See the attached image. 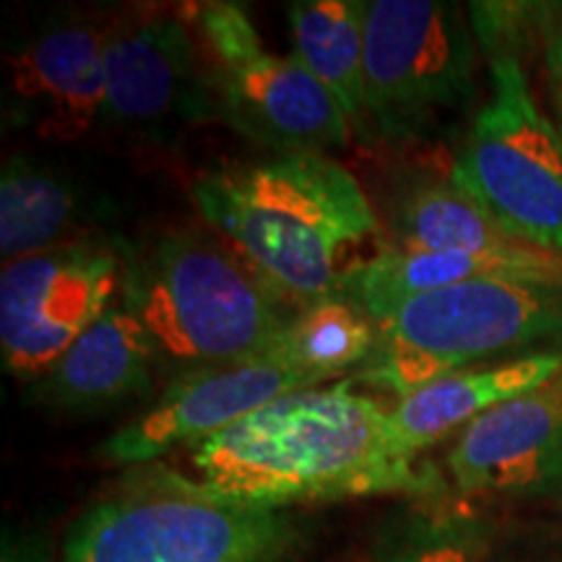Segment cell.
<instances>
[{"label": "cell", "mask_w": 562, "mask_h": 562, "mask_svg": "<svg viewBox=\"0 0 562 562\" xmlns=\"http://www.w3.org/2000/svg\"><path fill=\"white\" fill-rule=\"evenodd\" d=\"M199 482L227 501L294 505L375 495H425L435 474L396 451L389 409L355 378L300 389L191 448Z\"/></svg>", "instance_id": "6da1fadb"}, {"label": "cell", "mask_w": 562, "mask_h": 562, "mask_svg": "<svg viewBox=\"0 0 562 562\" xmlns=\"http://www.w3.org/2000/svg\"><path fill=\"white\" fill-rule=\"evenodd\" d=\"M191 195L203 222L300 307L339 292L347 250L378 232L360 182L328 154L220 167Z\"/></svg>", "instance_id": "7a4b0ae2"}, {"label": "cell", "mask_w": 562, "mask_h": 562, "mask_svg": "<svg viewBox=\"0 0 562 562\" xmlns=\"http://www.w3.org/2000/svg\"><path fill=\"white\" fill-rule=\"evenodd\" d=\"M123 300L178 375L258 357L302 307L227 240L180 229L128 261Z\"/></svg>", "instance_id": "3957f363"}, {"label": "cell", "mask_w": 562, "mask_h": 562, "mask_svg": "<svg viewBox=\"0 0 562 562\" xmlns=\"http://www.w3.org/2000/svg\"><path fill=\"white\" fill-rule=\"evenodd\" d=\"M305 542L290 510L227 501L146 463L70 524L58 562H302Z\"/></svg>", "instance_id": "277c9868"}, {"label": "cell", "mask_w": 562, "mask_h": 562, "mask_svg": "<svg viewBox=\"0 0 562 562\" xmlns=\"http://www.w3.org/2000/svg\"><path fill=\"white\" fill-rule=\"evenodd\" d=\"M375 326L378 349L355 381L404 398L513 351L539 344L562 349V284L463 281L404 302Z\"/></svg>", "instance_id": "5b68a950"}, {"label": "cell", "mask_w": 562, "mask_h": 562, "mask_svg": "<svg viewBox=\"0 0 562 562\" xmlns=\"http://www.w3.org/2000/svg\"><path fill=\"white\" fill-rule=\"evenodd\" d=\"M492 97L451 178L513 240L562 256V133L533 100L521 53H490Z\"/></svg>", "instance_id": "8992f818"}, {"label": "cell", "mask_w": 562, "mask_h": 562, "mask_svg": "<svg viewBox=\"0 0 562 562\" xmlns=\"http://www.w3.org/2000/svg\"><path fill=\"white\" fill-rule=\"evenodd\" d=\"M199 37L216 117L273 154H326L355 133L328 89L297 55L263 45L240 3L211 0L186 5Z\"/></svg>", "instance_id": "52a82bcc"}, {"label": "cell", "mask_w": 562, "mask_h": 562, "mask_svg": "<svg viewBox=\"0 0 562 562\" xmlns=\"http://www.w3.org/2000/svg\"><path fill=\"white\" fill-rule=\"evenodd\" d=\"M364 87L378 140L427 138L476 97L474 30L456 3L362 0Z\"/></svg>", "instance_id": "ba28073f"}, {"label": "cell", "mask_w": 562, "mask_h": 562, "mask_svg": "<svg viewBox=\"0 0 562 562\" xmlns=\"http://www.w3.org/2000/svg\"><path fill=\"white\" fill-rule=\"evenodd\" d=\"M128 261L97 240L3 263L0 355L19 381H40L121 300Z\"/></svg>", "instance_id": "9c48e42d"}, {"label": "cell", "mask_w": 562, "mask_h": 562, "mask_svg": "<svg viewBox=\"0 0 562 562\" xmlns=\"http://www.w3.org/2000/svg\"><path fill=\"white\" fill-rule=\"evenodd\" d=\"M104 123L144 133L216 117L206 63L186 5L123 13L104 26Z\"/></svg>", "instance_id": "30bf717a"}, {"label": "cell", "mask_w": 562, "mask_h": 562, "mask_svg": "<svg viewBox=\"0 0 562 562\" xmlns=\"http://www.w3.org/2000/svg\"><path fill=\"white\" fill-rule=\"evenodd\" d=\"M321 385L300 370L273 362L263 351L250 360L175 378L149 409L133 417L97 448L112 467H146L175 448H193L227 430L273 398Z\"/></svg>", "instance_id": "8fae6325"}, {"label": "cell", "mask_w": 562, "mask_h": 562, "mask_svg": "<svg viewBox=\"0 0 562 562\" xmlns=\"http://www.w3.org/2000/svg\"><path fill=\"white\" fill-rule=\"evenodd\" d=\"M104 26L70 19L5 55V117L45 140H79L104 123Z\"/></svg>", "instance_id": "7c38bea8"}, {"label": "cell", "mask_w": 562, "mask_h": 562, "mask_svg": "<svg viewBox=\"0 0 562 562\" xmlns=\"http://www.w3.org/2000/svg\"><path fill=\"white\" fill-rule=\"evenodd\" d=\"M463 495H539L562 487V372L459 432L446 456Z\"/></svg>", "instance_id": "4fadbf2b"}, {"label": "cell", "mask_w": 562, "mask_h": 562, "mask_svg": "<svg viewBox=\"0 0 562 562\" xmlns=\"http://www.w3.org/2000/svg\"><path fill=\"white\" fill-rule=\"evenodd\" d=\"M490 279L562 284V256L529 248V245L492 252H435L402 250L385 243L375 256L347 266L339 281V292L357 302L378 323L419 294L446 290L463 281Z\"/></svg>", "instance_id": "5bb4252c"}, {"label": "cell", "mask_w": 562, "mask_h": 562, "mask_svg": "<svg viewBox=\"0 0 562 562\" xmlns=\"http://www.w3.org/2000/svg\"><path fill=\"white\" fill-rule=\"evenodd\" d=\"M159 362L149 331L121 300L34 381V402L63 414H100L144 396Z\"/></svg>", "instance_id": "9a60e30c"}, {"label": "cell", "mask_w": 562, "mask_h": 562, "mask_svg": "<svg viewBox=\"0 0 562 562\" xmlns=\"http://www.w3.org/2000/svg\"><path fill=\"white\" fill-rule=\"evenodd\" d=\"M558 372H562V349H542L438 378L389 409L393 446L406 459L419 461L427 448L456 430L463 432L482 414L524 396Z\"/></svg>", "instance_id": "2e32d148"}, {"label": "cell", "mask_w": 562, "mask_h": 562, "mask_svg": "<svg viewBox=\"0 0 562 562\" xmlns=\"http://www.w3.org/2000/svg\"><path fill=\"white\" fill-rule=\"evenodd\" d=\"M389 245L402 250L492 252L521 243L490 220L480 203L456 186L451 172L402 175L385 203Z\"/></svg>", "instance_id": "e0dca14e"}, {"label": "cell", "mask_w": 562, "mask_h": 562, "mask_svg": "<svg viewBox=\"0 0 562 562\" xmlns=\"http://www.w3.org/2000/svg\"><path fill=\"white\" fill-rule=\"evenodd\" d=\"M294 55L334 97L357 140H378L364 87L362 0H300L286 11Z\"/></svg>", "instance_id": "ac0fdd59"}, {"label": "cell", "mask_w": 562, "mask_h": 562, "mask_svg": "<svg viewBox=\"0 0 562 562\" xmlns=\"http://www.w3.org/2000/svg\"><path fill=\"white\" fill-rule=\"evenodd\" d=\"M81 199L66 178L30 157H9L0 172V258L21 261L74 243Z\"/></svg>", "instance_id": "d6986e66"}, {"label": "cell", "mask_w": 562, "mask_h": 562, "mask_svg": "<svg viewBox=\"0 0 562 562\" xmlns=\"http://www.w3.org/2000/svg\"><path fill=\"white\" fill-rule=\"evenodd\" d=\"M375 349V321L357 302L336 292L302 307L263 355L323 385L349 370L368 368Z\"/></svg>", "instance_id": "ffe728a7"}, {"label": "cell", "mask_w": 562, "mask_h": 562, "mask_svg": "<svg viewBox=\"0 0 562 562\" xmlns=\"http://www.w3.org/2000/svg\"><path fill=\"white\" fill-rule=\"evenodd\" d=\"M368 562H482L472 533L435 513H402L383 526Z\"/></svg>", "instance_id": "44dd1931"}, {"label": "cell", "mask_w": 562, "mask_h": 562, "mask_svg": "<svg viewBox=\"0 0 562 562\" xmlns=\"http://www.w3.org/2000/svg\"><path fill=\"white\" fill-rule=\"evenodd\" d=\"M542 60L547 74V87H550L554 112H558L560 133H562V3H547L542 16Z\"/></svg>", "instance_id": "7402d4cb"}, {"label": "cell", "mask_w": 562, "mask_h": 562, "mask_svg": "<svg viewBox=\"0 0 562 562\" xmlns=\"http://www.w3.org/2000/svg\"><path fill=\"white\" fill-rule=\"evenodd\" d=\"M3 562H47V554L42 552L32 539H19L5 533L3 539Z\"/></svg>", "instance_id": "603a6c76"}]
</instances>
